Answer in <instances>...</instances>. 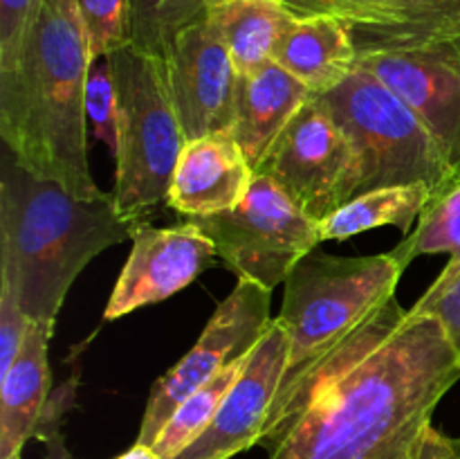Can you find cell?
<instances>
[{
	"mask_svg": "<svg viewBox=\"0 0 460 459\" xmlns=\"http://www.w3.org/2000/svg\"><path fill=\"white\" fill-rule=\"evenodd\" d=\"M254 174L268 176L305 214L323 220L353 198V147L322 97L313 94L279 133Z\"/></svg>",
	"mask_w": 460,
	"mask_h": 459,
	"instance_id": "9",
	"label": "cell"
},
{
	"mask_svg": "<svg viewBox=\"0 0 460 459\" xmlns=\"http://www.w3.org/2000/svg\"><path fill=\"white\" fill-rule=\"evenodd\" d=\"M115 459H160V457H157L155 450H153L151 446H144V444H137V441H135L133 448H128L126 453H121L119 457H115Z\"/></svg>",
	"mask_w": 460,
	"mask_h": 459,
	"instance_id": "31",
	"label": "cell"
},
{
	"mask_svg": "<svg viewBox=\"0 0 460 459\" xmlns=\"http://www.w3.org/2000/svg\"><path fill=\"white\" fill-rule=\"evenodd\" d=\"M358 54L460 39V0H398L386 16L349 25Z\"/></svg>",
	"mask_w": 460,
	"mask_h": 459,
	"instance_id": "19",
	"label": "cell"
},
{
	"mask_svg": "<svg viewBox=\"0 0 460 459\" xmlns=\"http://www.w3.org/2000/svg\"><path fill=\"white\" fill-rule=\"evenodd\" d=\"M187 220L211 238L218 259L236 279H250L270 291L322 243L319 220L261 174H254L250 192L236 207Z\"/></svg>",
	"mask_w": 460,
	"mask_h": 459,
	"instance_id": "7",
	"label": "cell"
},
{
	"mask_svg": "<svg viewBox=\"0 0 460 459\" xmlns=\"http://www.w3.org/2000/svg\"><path fill=\"white\" fill-rule=\"evenodd\" d=\"M319 97L353 147V198L416 183L429 184L436 198L460 180L429 130L371 72L355 68Z\"/></svg>",
	"mask_w": 460,
	"mask_h": 459,
	"instance_id": "6",
	"label": "cell"
},
{
	"mask_svg": "<svg viewBox=\"0 0 460 459\" xmlns=\"http://www.w3.org/2000/svg\"><path fill=\"white\" fill-rule=\"evenodd\" d=\"M31 320L22 313L12 291L0 286V381L7 376L12 364L16 363Z\"/></svg>",
	"mask_w": 460,
	"mask_h": 459,
	"instance_id": "29",
	"label": "cell"
},
{
	"mask_svg": "<svg viewBox=\"0 0 460 459\" xmlns=\"http://www.w3.org/2000/svg\"><path fill=\"white\" fill-rule=\"evenodd\" d=\"M40 0H0V70H9L21 57Z\"/></svg>",
	"mask_w": 460,
	"mask_h": 459,
	"instance_id": "28",
	"label": "cell"
},
{
	"mask_svg": "<svg viewBox=\"0 0 460 459\" xmlns=\"http://www.w3.org/2000/svg\"><path fill=\"white\" fill-rule=\"evenodd\" d=\"M205 21L232 54L238 72L272 61L295 18L277 0H207Z\"/></svg>",
	"mask_w": 460,
	"mask_h": 459,
	"instance_id": "18",
	"label": "cell"
},
{
	"mask_svg": "<svg viewBox=\"0 0 460 459\" xmlns=\"http://www.w3.org/2000/svg\"><path fill=\"white\" fill-rule=\"evenodd\" d=\"M286 363V328L274 318L211 426L175 459H232L234 454L261 444Z\"/></svg>",
	"mask_w": 460,
	"mask_h": 459,
	"instance_id": "13",
	"label": "cell"
},
{
	"mask_svg": "<svg viewBox=\"0 0 460 459\" xmlns=\"http://www.w3.org/2000/svg\"><path fill=\"white\" fill-rule=\"evenodd\" d=\"M422 459H460V439L443 435L431 426L422 446Z\"/></svg>",
	"mask_w": 460,
	"mask_h": 459,
	"instance_id": "30",
	"label": "cell"
},
{
	"mask_svg": "<svg viewBox=\"0 0 460 459\" xmlns=\"http://www.w3.org/2000/svg\"><path fill=\"white\" fill-rule=\"evenodd\" d=\"M93 68L75 0H40L21 57L0 70V140L13 160L81 198L102 196L90 171L85 86Z\"/></svg>",
	"mask_w": 460,
	"mask_h": 459,
	"instance_id": "2",
	"label": "cell"
},
{
	"mask_svg": "<svg viewBox=\"0 0 460 459\" xmlns=\"http://www.w3.org/2000/svg\"><path fill=\"white\" fill-rule=\"evenodd\" d=\"M391 252L404 270L422 255H449V261H460V180L445 194L431 198L416 230L402 237Z\"/></svg>",
	"mask_w": 460,
	"mask_h": 459,
	"instance_id": "22",
	"label": "cell"
},
{
	"mask_svg": "<svg viewBox=\"0 0 460 459\" xmlns=\"http://www.w3.org/2000/svg\"><path fill=\"white\" fill-rule=\"evenodd\" d=\"M431 198H434V192L425 183L373 189L344 202L340 210L319 220V237L322 241H346L355 234L368 232L382 225H394L404 237H409L413 223L420 219Z\"/></svg>",
	"mask_w": 460,
	"mask_h": 459,
	"instance_id": "20",
	"label": "cell"
},
{
	"mask_svg": "<svg viewBox=\"0 0 460 459\" xmlns=\"http://www.w3.org/2000/svg\"><path fill=\"white\" fill-rule=\"evenodd\" d=\"M115 194L81 198L0 151V286L31 322L57 327L72 284L108 248L133 237Z\"/></svg>",
	"mask_w": 460,
	"mask_h": 459,
	"instance_id": "3",
	"label": "cell"
},
{
	"mask_svg": "<svg viewBox=\"0 0 460 459\" xmlns=\"http://www.w3.org/2000/svg\"><path fill=\"white\" fill-rule=\"evenodd\" d=\"M402 273L391 250L368 256L313 250L292 268L277 315L288 336V363L261 444L277 430L310 376L395 295Z\"/></svg>",
	"mask_w": 460,
	"mask_h": 459,
	"instance_id": "4",
	"label": "cell"
},
{
	"mask_svg": "<svg viewBox=\"0 0 460 459\" xmlns=\"http://www.w3.org/2000/svg\"><path fill=\"white\" fill-rule=\"evenodd\" d=\"M292 18H337L346 25H368L380 21L398 0H277Z\"/></svg>",
	"mask_w": 460,
	"mask_h": 459,
	"instance_id": "27",
	"label": "cell"
},
{
	"mask_svg": "<svg viewBox=\"0 0 460 459\" xmlns=\"http://www.w3.org/2000/svg\"><path fill=\"white\" fill-rule=\"evenodd\" d=\"M52 336V327L31 322L16 363L0 381V459H21L27 441L34 439L54 390L48 358Z\"/></svg>",
	"mask_w": 460,
	"mask_h": 459,
	"instance_id": "16",
	"label": "cell"
},
{
	"mask_svg": "<svg viewBox=\"0 0 460 459\" xmlns=\"http://www.w3.org/2000/svg\"><path fill=\"white\" fill-rule=\"evenodd\" d=\"M272 291L250 279H238L207 322L193 349L160 376L144 405L137 444L153 446L175 410L216 374L245 358L272 324Z\"/></svg>",
	"mask_w": 460,
	"mask_h": 459,
	"instance_id": "8",
	"label": "cell"
},
{
	"mask_svg": "<svg viewBox=\"0 0 460 459\" xmlns=\"http://www.w3.org/2000/svg\"><path fill=\"white\" fill-rule=\"evenodd\" d=\"M458 381L443 324L394 295L310 376L265 441L268 459H422Z\"/></svg>",
	"mask_w": 460,
	"mask_h": 459,
	"instance_id": "1",
	"label": "cell"
},
{
	"mask_svg": "<svg viewBox=\"0 0 460 459\" xmlns=\"http://www.w3.org/2000/svg\"><path fill=\"white\" fill-rule=\"evenodd\" d=\"M429 130L440 153L460 174V39L402 50H373L358 57Z\"/></svg>",
	"mask_w": 460,
	"mask_h": 459,
	"instance_id": "10",
	"label": "cell"
},
{
	"mask_svg": "<svg viewBox=\"0 0 460 459\" xmlns=\"http://www.w3.org/2000/svg\"><path fill=\"white\" fill-rule=\"evenodd\" d=\"M358 48L349 25L337 18L292 21L272 61L286 68L313 94L331 93L358 68Z\"/></svg>",
	"mask_w": 460,
	"mask_h": 459,
	"instance_id": "17",
	"label": "cell"
},
{
	"mask_svg": "<svg viewBox=\"0 0 460 459\" xmlns=\"http://www.w3.org/2000/svg\"><path fill=\"white\" fill-rule=\"evenodd\" d=\"M205 7L207 0H130L128 43L164 57L175 36L205 16Z\"/></svg>",
	"mask_w": 460,
	"mask_h": 459,
	"instance_id": "23",
	"label": "cell"
},
{
	"mask_svg": "<svg viewBox=\"0 0 460 459\" xmlns=\"http://www.w3.org/2000/svg\"><path fill=\"white\" fill-rule=\"evenodd\" d=\"M85 117L93 135L102 140L108 151L117 153V88L111 61L106 57L93 63L85 86Z\"/></svg>",
	"mask_w": 460,
	"mask_h": 459,
	"instance_id": "25",
	"label": "cell"
},
{
	"mask_svg": "<svg viewBox=\"0 0 460 459\" xmlns=\"http://www.w3.org/2000/svg\"><path fill=\"white\" fill-rule=\"evenodd\" d=\"M178 120L187 142L229 133L238 70L205 16L184 27L162 57Z\"/></svg>",
	"mask_w": 460,
	"mask_h": 459,
	"instance_id": "12",
	"label": "cell"
},
{
	"mask_svg": "<svg viewBox=\"0 0 460 459\" xmlns=\"http://www.w3.org/2000/svg\"><path fill=\"white\" fill-rule=\"evenodd\" d=\"M247 360H250V356L232 363L227 369L216 374L209 382H205L200 390H196L191 396L182 400V405L169 418V423L160 432L155 444L151 446L157 457L175 459L211 426L220 405L227 399L229 390H232L234 382L238 381V376L245 369Z\"/></svg>",
	"mask_w": 460,
	"mask_h": 459,
	"instance_id": "21",
	"label": "cell"
},
{
	"mask_svg": "<svg viewBox=\"0 0 460 459\" xmlns=\"http://www.w3.org/2000/svg\"><path fill=\"white\" fill-rule=\"evenodd\" d=\"M133 248L121 268L103 320L112 322L142 306L157 304L184 291L218 259L214 243L191 220L157 228L142 220L133 230Z\"/></svg>",
	"mask_w": 460,
	"mask_h": 459,
	"instance_id": "11",
	"label": "cell"
},
{
	"mask_svg": "<svg viewBox=\"0 0 460 459\" xmlns=\"http://www.w3.org/2000/svg\"><path fill=\"white\" fill-rule=\"evenodd\" d=\"M310 97L313 93L277 61L263 63L252 72H238L229 133L252 169L256 171L279 133Z\"/></svg>",
	"mask_w": 460,
	"mask_h": 459,
	"instance_id": "15",
	"label": "cell"
},
{
	"mask_svg": "<svg viewBox=\"0 0 460 459\" xmlns=\"http://www.w3.org/2000/svg\"><path fill=\"white\" fill-rule=\"evenodd\" d=\"M252 180L254 169L232 133L191 140L175 166L169 207L184 219L220 214L245 198Z\"/></svg>",
	"mask_w": 460,
	"mask_h": 459,
	"instance_id": "14",
	"label": "cell"
},
{
	"mask_svg": "<svg viewBox=\"0 0 460 459\" xmlns=\"http://www.w3.org/2000/svg\"><path fill=\"white\" fill-rule=\"evenodd\" d=\"M84 21L93 63L128 45L130 0H75Z\"/></svg>",
	"mask_w": 460,
	"mask_h": 459,
	"instance_id": "24",
	"label": "cell"
},
{
	"mask_svg": "<svg viewBox=\"0 0 460 459\" xmlns=\"http://www.w3.org/2000/svg\"><path fill=\"white\" fill-rule=\"evenodd\" d=\"M411 310L438 320L460 358V261H447L443 273L411 306Z\"/></svg>",
	"mask_w": 460,
	"mask_h": 459,
	"instance_id": "26",
	"label": "cell"
},
{
	"mask_svg": "<svg viewBox=\"0 0 460 459\" xmlns=\"http://www.w3.org/2000/svg\"><path fill=\"white\" fill-rule=\"evenodd\" d=\"M117 88L115 201L135 223L169 205L175 166L187 147L162 57L124 45L108 54Z\"/></svg>",
	"mask_w": 460,
	"mask_h": 459,
	"instance_id": "5",
	"label": "cell"
}]
</instances>
